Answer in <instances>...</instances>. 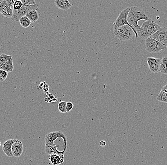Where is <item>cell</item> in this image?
<instances>
[{
  "label": "cell",
  "instance_id": "3957f363",
  "mask_svg": "<svg viewBox=\"0 0 167 165\" xmlns=\"http://www.w3.org/2000/svg\"><path fill=\"white\" fill-rule=\"evenodd\" d=\"M114 33L117 39L121 41H128L134 37V32L127 25L114 29Z\"/></svg>",
  "mask_w": 167,
  "mask_h": 165
},
{
  "label": "cell",
  "instance_id": "4dcf8cb0",
  "mask_svg": "<svg viewBox=\"0 0 167 165\" xmlns=\"http://www.w3.org/2000/svg\"><path fill=\"white\" fill-rule=\"evenodd\" d=\"M1 141H0V147H1Z\"/></svg>",
  "mask_w": 167,
  "mask_h": 165
},
{
  "label": "cell",
  "instance_id": "5bb4252c",
  "mask_svg": "<svg viewBox=\"0 0 167 165\" xmlns=\"http://www.w3.org/2000/svg\"><path fill=\"white\" fill-rule=\"evenodd\" d=\"M49 160L53 165H59L64 162V155L52 154L49 155Z\"/></svg>",
  "mask_w": 167,
  "mask_h": 165
},
{
  "label": "cell",
  "instance_id": "7c38bea8",
  "mask_svg": "<svg viewBox=\"0 0 167 165\" xmlns=\"http://www.w3.org/2000/svg\"><path fill=\"white\" fill-rule=\"evenodd\" d=\"M18 140L17 139H10L6 140L2 146V150L3 152L9 157H13L12 152V147L14 143L16 142Z\"/></svg>",
  "mask_w": 167,
  "mask_h": 165
},
{
  "label": "cell",
  "instance_id": "f546056e",
  "mask_svg": "<svg viewBox=\"0 0 167 165\" xmlns=\"http://www.w3.org/2000/svg\"><path fill=\"white\" fill-rule=\"evenodd\" d=\"M4 81L3 79H2L1 78V77H0V82H3V81Z\"/></svg>",
  "mask_w": 167,
  "mask_h": 165
},
{
  "label": "cell",
  "instance_id": "484cf974",
  "mask_svg": "<svg viewBox=\"0 0 167 165\" xmlns=\"http://www.w3.org/2000/svg\"><path fill=\"white\" fill-rule=\"evenodd\" d=\"M8 76V72L4 70H0V77L2 79L5 81Z\"/></svg>",
  "mask_w": 167,
  "mask_h": 165
},
{
  "label": "cell",
  "instance_id": "44dd1931",
  "mask_svg": "<svg viewBox=\"0 0 167 165\" xmlns=\"http://www.w3.org/2000/svg\"><path fill=\"white\" fill-rule=\"evenodd\" d=\"M12 59V55H9L5 53L0 55V68L3 67L6 62Z\"/></svg>",
  "mask_w": 167,
  "mask_h": 165
},
{
  "label": "cell",
  "instance_id": "4fadbf2b",
  "mask_svg": "<svg viewBox=\"0 0 167 165\" xmlns=\"http://www.w3.org/2000/svg\"><path fill=\"white\" fill-rule=\"evenodd\" d=\"M54 4L58 8L64 11L69 10L72 6V4L67 0H56Z\"/></svg>",
  "mask_w": 167,
  "mask_h": 165
},
{
  "label": "cell",
  "instance_id": "d4e9b609",
  "mask_svg": "<svg viewBox=\"0 0 167 165\" xmlns=\"http://www.w3.org/2000/svg\"><path fill=\"white\" fill-rule=\"evenodd\" d=\"M22 3L23 5H27V6H30L36 4V1L34 0H22Z\"/></svg>",
  "mask_w": 167,
  "mask_h": 165
},
{
  "label": "cell",
  "instance_id": "603a6c76",
  "mask_svg": "<svg viewBox=\"0 0 167 165\" xmlns=\"http://www.w3.org/2000/svg\"><path fill=\"white\" fill-rule=\"evenodd\" d=\"M47 97L45 99V101H47V102H56L55 100H58V99L56 97L54 96L52 94H47Z\"/></svg>",
  "mask_w": 167,
  "mask_h": 165
},
{
  "label": "cell",
  "instance_id": "277c9868",
  "mask_svg": "<svg viewBox=\"0 0 167 165\" xmlns=\"http://www.w3.org/2000/svg\"><path fill=\"white\" fill-rule=\"evenodd\" d=\"M59 137H61L64 141V149L63 151H64L65 153L67 147V139L66 136L62 132L59 131L48 133V134H46L45 137V144L49 145L51 146H56V145L54 143V142Z\"/></svg>",
  "mask_w": 167,
  "mask_h": 165
},
{
  "label": "cell",
  "instance_id": "ba28073f",
  "mask_svg": "<svg viewBox=\"0 0 167 165\" xmlns=\"http://www.w3.org/2000/svg\"><path fill=\"white\" fill-rule=\"evenodd\" d=\"M153 39L167 47V27H160L157 31L151 36Z\"/></svg>",
  "mask_w": 167,
  "mask_h": 165
},
{
  "label": "cell",
  "instance_id": "8fae6325",
  "mask_svg": "<svg viewBox=\"0 0 167 165\" xmlns=\"http://www.w3.org/2000/svg\"><path fill=\"white\" fill-rule=\"evenodd\" d=\"M23 152V145L22 141L18 140L12 144V152L13 157L19 158L22 155Z\"/></svg>",
  "mask_w": 167,
  "mask_h": 165
},
{
  "label": "cell",
  "instance_id": "9c48e42d",
  "mask_svg": "<svg viewBox=\"0 0 167 165\" xmlns=\"http://www.w3.org/2000/svg\"><path fill=\"white\" fill-rule=\"evenodd\" d=\"M161 59L160 58L154 57H148L147 59V62L148 66L151 72L154 73H158L160 72V66Z\"/></svg>",
  "mask_w": 167,
  "mask_h": 165
},
{
  "label": "cell",
  "instance_id": "cb8c5ba5",
  "mask_svg": "<svg viewBox=\"0 0 167 165\" xmlns=\"http://www.w3.org/2000/svg\"><path fill=\"white\" fill-rule=\"evenodd\" d=\"M22 6H23V4L22 3L21 1H19V0L15 1L14 4V6H13V10H19L22 7Z\"/></svg>",
  "mask_w": 167,
  "mask_h": 165
},
{
  "label": "cell",
  "instance_id": "f1b7e54d",
  "mask_svg": "<svg viewBox=\"0 0 167 165\" xmlns=\"http://www.w3.org/2000/svg\"><path fill=\"white\" fill-rule=\"evenodd\" d=\"M99 144H100V145L101 147H105L106 146V143L104 140H102V141H100Z\"/></svg>",
  "mask_w": 167,
  "mask_h": 165
},
{
  "label": "cell",
  "instance_id": "9a60e30c",
  "mask_svg": "<svg viewBox=\"0 0 167 165\" xmlns=\"http://www.w3.org/2000/svg\"><path fill=\"white\" fill-rule=\"evenodd\" d=\"M59 147L58 145L55 146H50L49 145L45 144V153L48 155L52 154L64 155L65 152L64 151L60 152L57 150V148Z\"/></svg>",
  "mask_w": 167,
  "mask_h": 165
},
{
  "label": "cell",
  "instance_id": "ffe728a7",
  "mask_svg": "<svg viewBox=\"0 0 167 165\" xmlns=\"http://www.w3.org/2000/svg\"><path fill=\"white\" fill-rule=\"evenodd\" d=\"M19 22L21 26L23 28H28L32 23L29 18L26 16H24L20 18Z\"/></svg>",
  "mask_w": 167,
  "mask_h": 165
},
{
  "label": "cell",
  "instance_id": "4316f807",
  "mask_svg": "<svg viewBox=\"0 0 167 165\" xmlns=\"http://www.w3.org/2000/svg\"><path fill=\"white\" fill-rule=\"evenodd\" d=\"M73 107V104L72 103V102H67V112H70Z\"/></svg>",
  "mask_w": 167,
  "mask_h": 165
},
{
  "label": "cell",
  "instance_id": "2e32d148",
  "mask_svg": "<svg viewBox=\"0 0 167 165\" xmlns=\"http://www.w3.org/2000/svg\"><path fill=\"white\" fill-rule=\"evenodd\" d=\"M157 100L167 103V84L163 87L157 97Z\"/></svg>",
  "mask_w": 167,
  "mask_h": 165
},
{
  "label": "cell",
  "instance_id": "7a4b0ae2",
  "mask_svg": "<svg viewBox=\"0 0 167 165\" xmlns=\"http://www.w3.org/2000/svg\"><path fill=\"white\" fill-rule=\"evenodd\" d=\"M160 27L159 24L149 18L148 20L143 22L139 30L137 31V34L141 39L145 40L155 33Z\"/></svg>",
  "mask_w": 167,
  "mask_h": 165
},
{
  "label": "cell",
  "instance_id": "7402d4cb",
  "mask_svg": "<svg viewBox=\"0 0 167 165\" xmlns=\"http://www.w3.org/2000/svg\"><path fill=\"white\" fill-rule=\"evenodd\" d=\"M58 110L62 113L67 112V102L60 101L58 105Z\"/></svg>",
  "mask_w": 167,
  "mask_h": 165
},
{
  "label": "cell",
  "instance_id": "5b68a950",
  "mask_svg": "<svg viewBox=\"0 0 167 165\" xmlns=\"http://www.w3.org/2000/svg\"><path fill=\"white\" fill-rule=\"evenodd\" d=\"M167 47L160 43L150 36L145 41V49L146 51L151 53H157L166 49Z\"/></svg>",
  "mask_w": 167,
  "mask_h": 165
},
{
  "label": "cell",
  "instance_id": "6da1fadb",
  "mask_svg": "<svg viewBox=\"0 0 167 165\" xmlns=\"http://www.w3.org/2000/svg\"><path fill=\"white\" fill-rule=\"evenodd\" d=\"M149 17L141 10L136 6L130 7V11L127 16V21L130 25L136 31H138L141 27L138 25V22L140 20H145L146 21L149 19Z\"/></svg>",
  "mask_w": 167,
  "mask_h": 165
},
{
  "label": "cell",
  "instance_id": "52a82bcc",
  "mask_svg": "<svg viewBox=\"0 0 167 165\" xmlns=\"http://www.w3.org/2000/svg\"><path fill=\"white\" fill-rule=\"evenodd\" d=\"M38 8V4H36L35 5L27 6L23 5L20 9L18 10H13V15L11 18L13 22H19L20 18L26 16L27 13L33 10H37Z\"/></svg>",
  "mask_w": 167,
  "mask_h": 165
},
{
  "label": "cell",
  "instance_id": "30bf717a",
  "mask_svg": "<svg viewBox=\"0 0 167 165\" xmlns=\"http://www.w3.org/2000/svg\"><path fill=\"white\" fill-rule=\"evenodd\" d=\"M0 13L4 17L12 18L13 15V10L10 8L5 0L0 1Z\"/></svg>",
  "mask_w": 167,
  "mask_h": 165
},
{
  "label": "cell",
  "instance_id": "ac0fdd59",
  "mask_svg": "<svg viewBox=\"0 0 167 165\" xmlns=\"http://www.w3.org/2000/svg\"><path fill=\"white\" fill-rule=\"evenodd\" d=\"M13 69H14V65H13L12 59L6 62L4 65L0 68V70H4L8 73L12 72Z\"/></svg>",
  "mask_w": 167,
  "mask_h": 165
},
{
  "label": "cell",
  "instance_id": "83f0119b",
  "mask_svg": "<svg viewBox=\"0 0 167 165\" xmlns=\"http://www.w3.org/2000/svg\"><path fill=\"white\" fill-rule=\"evenodd\" d=\"M6 3L8 4V5L10 7L11 9L13 10V6H14V4L15 1L13 0H5Z\"/></svg>",
  "mask_w": 167,
  "mask_h": 165
},
{
  "label": "cell",
  "instance_id": "8992f818",
  "mask_svg": "<svg viewBox=\"0 0 167 165\" xmlns=\"http://www.w3.org/2000/svg\"><path fill=\"white\" fill-rule=\"evenodd\" d=\"M130 7L126 8L124 10L121 12L120 13L118 16V18H117L116 21L114 23V29L118 28L120 27L127 25L132 29V31H134V35H135V39L138 37V35L137 34V31L135 30L134 28H132L131 26L130 25L127 21V16L129 12L130 11Z\"/></svg>",
  "mask_w": 167,
  "mask_h": 165
},
{
  "label": "cell",
  "instance_id": "e0dca14e",
  "mask_svg": "<svg viewBox=\"0 0 167 165\" xmlns=\"http://www.w3.org/2000/svg\"><path fill=\"white\" fill-rule=\"evenodd\" d=\"M26 16L29 18L31 23H35L39 20V15L37 10H33L27 13Z\"/></svg>",
  "mask_w": 167,
  "mask_h": 165
},
{
  "label": "cell",
  "instance_id": "d6986e66",
  "mask_svg": "<svg viewBox=\"0 0 167 165\" xmlns=\"http://www.w3.org/2000/svg\"><path fill=\"white\" fill-rule=\"evenodd\" d=\"M160 72L161 73L167 75V57L165 56L162 58L160 63Z\"/></svg>",
  "mask_w": 167,
  "mask_h": 165
}]
</instances>
